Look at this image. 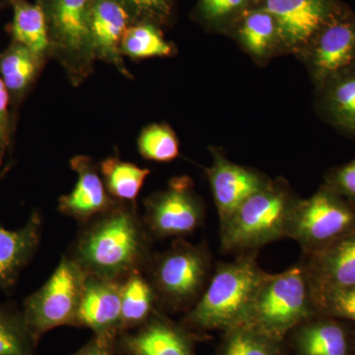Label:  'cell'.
Wrapping results in <instances>:
<instances>
[{
  "mask_svg": "<svg viewBox=\"0 0 355 355\" xmlns=\"http://www.w3.org/2000/svg\"><path fill=\"white\" fill-rule=\"evenodd\" d=\"M227 30L259 62L268 60L277 51H282L277 21L259 4L245 11Z\"/></svg>",
  "mask_w": 355,
  "mask_h": 355,
  "instance_id": "21",
  "label": "cell"
},
{
  "mask_svg": "<svg viewBox=\"0 0 355 355\" xmlns=\"http://www.w3.org/2000/svg\"><path fill=\"white\" fill-rule=\"evenodd\" d=\"M99 169L109 195L121 202H135L144 181L150 174V170L116 156L104 159L99 163Z\"/></svg>",
  "mask_w": 355,
  "mask_h": 355,
  "instance_id": "25",
  "label": "cell"
},
{
  "mask_svg": "<svg viewBox=\"0 0 355 355\" xmlns=\"http://www.w3.org/2000/svg\"><path fill=\"white\" fill-rule=\"evenodd\" d=\"M295 349L297 355H355V330L349 322L318 315L298 327Z\"/></svg>",
  "mask_w": 355,
  "mask_h": 355,
  "instance_id": "18",
  "label": "cell"
},
{
  "mask_svg": "<svg viewBox=\"0 0 355 355\" xmlns=\"http://www.w3.org/2000/svg\"><path fill=\"white\" fill-rule=\"evenodd\" d=\"M114 354L116 352H114V345L103 343L93 336L83 347L72 355H114Z\"/></svg>",
  "mask_w": 355,
  "mask_h": 355,
  "instance_id": "35",
  "label": "cell"
},
{
  "mask_svg": "<svg viewBox=\"0 0 355 355\" xmlns=\"http://www.w3.org/2000/svg\"><path fill=\"white\" fill-rule=\"evenodd\" d=\"M9 1H10V2H11V1H12V0H9Z\"/></svg>",
  "mask_w": 355,
  "mask_h": 355,
  "instance_id": "38",
  "label": "cell"
},
{
  "mask_svg": "<svg viewBox=\"0 0 355 355\" xmlns=\"http://www.w3.org/2000/svg\"><path fill=\"white\" fill-rule=\"evenodd\" d=\"M13 20L11 24L12 41L50 60L51 44L48 26L41 6L27 0H12Z\"/></svg>",
  "mask_w": 355,
  "mask_h": 355,
  "instance_id": "24",
  "label": "cell"
},
{
  "mask_svg": "<svg viewBox=\"0 0 355 355\" xmlns=\"http://www.w3.org/2000/svg\"><path fill=\"white\" fill-rule=\"evenodd\" d=\"M7 165L0 172V181L9 171ZM42 217L34 212L18 230L0 226V293L16 284L23 268L29 263L38 249L42 236Z\"/></svg>",
  "mask_w": 355,
  "mask_h": 355,
  "instance_id": "17",
  "label": "cell"
},
{
  "mask_svg": "<svg viewBox=\"0 0 355 355\" xmlns=\"http://www.w3.org/2000/svg\"><path fill=\"white\" fill-rule=\"evenodd\" d=\"M320 116L338 132L355 139V64L316 87Z\"/></svg>",
  "mask_w": 355,
  "mask_h": 355,
  "instance_id": "19",
  "label": "cell"
},
{
  "mask_svg": "<svg viewBox=\"0 0 355 355\" xmlns=\"http://www.w3.org/2000/svg\"><path fill=\"white\" fill-rule=\"evenodd\" d=\"M130 18L119 0H90L88 28L96 60L112 65L125 78L132 79L121 51V40Z\"/></svg>",
  "mask_w": 355,
  "mask_h": 355,
  "instance_id": "13",
  "label": "cell"
},
{
  "mask_svg": "<svg viewBox=\"0 0 355 355\" xmlns=\"http://www.w3.org/2000/svg\"><path fill=\"white\" fill-rule=\"evenodd\" d=\"M211 153L212 164L207 169V176L221 224L270 180L254 170L235 164L216 148L211 149Z\"/></svg>",
  "mask_w": 355,
  "mask_h": 355,
  "instance_id": "14",
  "label": "cell"
},
{
  "mask_svg": "<svg viewBox=\"0 0 355 355\" xmlns=\"http://www.w3.org/2000/svg\"><path fill=\"white\" fill-rule=\"evenodd\" d=\"M114 352L123 355H196L188 331L158 312L139 328L121 334Z\"/></svg>",
  "mask_w": 355,
  "mask_h": 355,
  "instance_id": "16",
  "label": "cell"
},
{
  "mask_svg": "<svg viewBox=\"0 0 355 355\" xmlns=\"http://www.w3.org/2000/svg\"><path fill=\"white\" fill-rule=\"evenodd\" d=\"M7 147H8V144H6V140L3 139L1 133H0V161L3 157V154L6 153Z\"/></svg>",
  "mask_w": 355,
  "mask_h": 355,
  "instance_id": "36",
  "label": "cell"
},
{
  "mask_svg": "<svg viewBox=\"0 0 355 355\" xmlns=\"http://www.w3.org/2000/svg\"><path fill=\"white\" fill-rule=\"evenodd\" d=\"M324 184L355 207V159L329 170Z\"/></svg>",
  "mask_w": 355,
  "mask_h": 355,
  "instance_id": "33",
  "label": "cell"
},
{
  "mask_svg": "<svg viewBox=\"0 0 355 355\" xmlns=\"http://www.w3.org/2000/svg\"><path fill=\"white\" fill-rule=\"evenodd\" d=\"M37 345L22 311L0 304V355H36Z\"/></svg>",
  "mask_w": 355,
  "mask_h": 355,
  "instance_id": "27",
  "label": "cell"
},
{
  "mask_svg": "<svg viewBox=\"0 0 355 355\" xmlns=\"http://www.w3.org/2000/svg\"><path fill=\"white\" fill-rule=\"evenodd\" d=\"M158 299L153 284L141 272L121 282V334L135 330L157 312Z\"/></svg>",
  "mask_w": 355,
  "mask_h": 355,
  "instance_id": "23",
  "label": "cell"
},
{
  "mask_svg": "<svg viewBox=\"0 0 355 355\" xmlns=\"http://www.w3.org/2000/svg\"><path fill=\"white\" fill-rule=\"evenodd\" d=\"M137 149L144 159L154 162H170L180 155L176 133L166 123H153L140 132Z\"/></svg>",
  "mask_w": 355,
  "mask_h": 355,
  "instance_id": "28",
  "label": "cell"
},
{
  "mask_svg": "<svg viewBox=\"0 0 355 355\" xmlns=\"http://www.w3.org/2000/svg\"><path fill=\"white\" fill-rule=\"evenodd\" d=\"M0 7H1V3H0Z\"/></svg>",
  "mask_w": 355,
  "mask_h": 355,
  "instance_id": "39",
  "label": "cell"
},
{
  "mask_svg": "<svg viewBox=\"0 0 355 355\" xmlns=\"http://www.w3.org/2000/svg\"><path fill=\"white\" fill-rule=\"evenodd\" d=\"M86 279L83 268L65 254L46 284L26 299L23 315L37 343L58 327H77Z\"/></svg>",
  "mask_w": 355,
  "mask_h": 355,
  "instance_id": "7",
  "label": "cell"
},
{
  "mask_svg": "<svg viewBox=\"0 0 355 355\" xmlns=\"http://www.w3.org/2000/svg\"><path fill=\"white\" fill-rule=\"evenodd\" d=\"M121 280L87 275L77 327L90 329L95 338L114 345L121 335Z\"/></svg>",
  "mask_w": 355,
  "mask_h": 355,
  "instance_id": "12",
  "label": "cell"
},
{
  "mask_svg": "<svg viewBox=\"0 0 355 355\" xmlns=\"http://www.w3.org/2000/svg\"><path fill=\"white\" fill-rule=\"evenodd\" d=\"M10 96L1 77H0V133L7 144H10L11 123L8 105Z\"/></svg>",
  "mask_w": 355,
  "mask_h": 355,
  "instance_id": "34",
  "label": "cell"
},
{
  "mask_svg": "<svg viewBox=\"0 0 355 355\" xmlns=\"http://www.w3.org/2000/svg\"><path fill=\"white\" fill-rule=\"evenodd\" d=\"M48 26L51 58L62 67L69 83L78 87L94 71L97 62L89 36L90 0H36Z\"/></svg>",
  "mask_w": 355,
  "mask_h": 355,
  "instance_id": "6",
  "label": "cell"
},
{
  "mask_svg": "<svg viewBox=\"0 0 355 355\" xmlns=\"http://www.w3.org/2000/svg\"><path fill=\"white\" fill-rule=\"evenodd\" d=\"M318 315L312 280L302 261L282 272L266 273L244 327L280 342Z\"/></svg>",
  "mask_w": 355,
  "mask_h": 355,
  "instance_id": "4",
  "label": "cell"
},
{
  "mask_svg": "<svg viewBox=\"0 0 355 355\" xmlns=\"http://www.w3.org/2000/svg\"><path fill=\"white\" fill-rule=\"evenodd\" d=\"M266 275L257 263L256 254L218 263L202 296L189 310L184 324L226 333L244 327Z\"/></svg>",
  "mask_w": 355,
  "mask_h": 355,
  "instance_id": "2",
  "label": "cell"
},
{
  "mask_svg": "<svg viewBox=\"0 0 355 355\" xmlns=\"http://www.w3.org/2000/svg\"><path fill=\"white\" fill-rule=\"evenodd\" d=\"M279 343L247 327L227 331L220 355H280Z\"/></svg>",
  "mask_w": 355,
  "mask_h": 355,
  "instance_id": "31",
  "label": "cell"
},
{
  "mask_svg": "<svg viewBox=\"0 0 355 355\" xmlns=\"http://www.w3.org/2000/svg\"><path fill=\"white\" fill-rule=\"evenodd\" d=\"M257 6V0H198L193 16L198 22L227 30L245 11Z\"/></svg>",
  "mask_w": 355,
  "mask_h": 355,
  "instance_id": "29",
  "label": "cell"
},
{
  "mask_svg": "<svg viewBox=\"0 0 355 355\" xmlns=\"http://www.w3.org/2000/svg\"><path fill=\"white\" fill-rule=\"evenodd\" d=\"M69 254L90 277L121 280L150 260V235L135 202H119L83 224Z\"/></svg>",
  "mask_w": 355,
  "mask_h": 355,
  "instance_id": "1",
  "label": "cell"
},
{
  "mask_svg": "<svg viewBox=\"0 0 355 355\" xmlns=\"http://www.w3.org/2000/svg\"><path fill=\"white\" fill-rule=\"evenodd\" d=\"M130 23H151L164 28L174 18L176 0H119Z\"/></svg>",
  "mask_w": 355,
  "mask_h": 355,
  "instance_id": "32",
  "label": "cell"
},
{
  "mask_svg": "<svg viewBox=\"0 0 355 355\" xmlns=\"http://www.w3.org/2000/svg\"><path fill=\"white\" fill-rule=\"evenodd\" d=\"M299 198L284 180L268 182L220 224L223 252H252L287 238Z\"/></svg>",
  "mask_w": 355,
  "mask_h": 355,
  "instance_id": "3",
  "label": "cell"
},
{
  "mask_svg": "<svg viewBox=\"0 0 355 355\" xmlns=\"http://www.w3.org/2000/svg\"><path fill=\"white\" fill-rule=\"evenodd\" d=\"M318 314L355 324V286H313Z\"/></svg>",
  "mask_w": 355,
  "mask_h": 355,
  "instance_id": "30",
  "label": "cell"
},
{
  "mask_svg": "<svg viewBox=\"0 0 355 355\" xmlns=\"http://www.w3.org/2000/svg\"><path fill=\"white\" fill-rule=\"evenodd\" d=\"M144 205L142 221L150 237L179 239L195 232L205 221V205L188 176L173 178L164 190L154 193Z\"/></svg>",
  "mask_w": 355,
  "mask_h": 355,
  "instance_id": "9",
  "label": "cell"
},
{
  "mask_svg": "<svg viewBox=\"0 0 355 355\" xmlns=\"http://www.w3.org/2000/svg\"><path fill=\"white\" fill-rule=\"evenodd\" d=\"M48 60L12 41L0 53V77L12 103L20 102L36 83Z\"/></svg>",
  "mask_w": 355,
  "mask_h": 355,
  "instance_id": "22",
  "label": "cell"
},
{
  "mask_svg": "<svg viewBox=\"0 0 355 355\" xmlns=\"http://www.w3.org/2000/svg\"><path fill=\"white\" fill-rule=\"evenodd\" d=\"M146 266L158 304L172 311L190 310L211 277V254L205 245L179 238L169 249L150 258Z\"/></svg>",
  "mask_w": 355,
  "mask_h": 355,
  "instance_id": "5",
  "label": "cell"
},
{
  "mask_svg": "<svg viewBox=\"0 0 355 355\" xmlns=\"http://www.w3.org/2000/svg\"><path fill=\"white\" fill-rule=\"evenodd\" d=\"M70 168L76 173L77 181L73 190L58 200V209L60 214L84 224L120 202L109 195L99 164L92 158L74 156L70 160Z\"/></svg>",
  "mask_w": 355,
  "mask_h": 355,
  "instance_id": "15",
  "label": "cell"
},
{
  "mask_svg": "<svg viewBox=\"0 0 355 355\" xmlns=\"http://www.w3.org/2000/svg\"><path fill=\"white\" fill-rule=\"evenodd\" d=\"M261 1V0H257V4L260 3Z\"/></svg>",
  "mask_w": 355,
  "mask_h": 355,
  "instance_id": "37",
  "label": "cell"
},
{
  "mask_svg": "<svg viewBox=\"0 0 355 355\" xmlns=\"http://www.w3.org/2000/svg\"><path fill=\"white\" fill-rule=\"evenodd\" d=\"M315 287L355 286V229L317 253L305 254Z\"/></svg>",
  "mask_w": 355,
  "mask_h": 355,
  "instance_id": "20",
  "label": "cell"
},
{
  "mask_svg": "<svg viewBox=\"0 0 355 355\" xmlns=\"http://www.w3.org/2000/svg\"><path fill=\"white\" fill-rule=\"evenodd\" d=\"M355 229V207L323 184L296 203L287 238L295 240L305 254L322 251Z\"/></svg>",
  "mask_w": 355,
  "mask_h": 355,
  "instance_id": "8",
  "label": "cell"
},
{
  "mask_svg": "<svg viewBox=\"0 0 355 355\" xmlns=\"http://www.w3.org/2000/svg\"><path fill=\"white\" fill-rule=\"evenodd\" d=\"M174 50V44L166 40L162 28L151 23L130 25L121 44L123 57L132 60L171 57Z\"/></svg>",
  "mask_w": 355,
  "mask_h": 355,
  "instance_id": "26",
  "label": "cell"
},
{
  "mask_svg": "<svg viewBox=\"0 0 355 355\" xmlns=\"http://www.w3.org/2000/svg\"><path fill=\"white\" fill-rule=\"evenodd\" d=\"M315 87L355 64V11L324 27L300 55Z\"/></svg>",
  "mask_w": 355,
  "mask_h": 355,
  "instance_id": "11",
  "label": "cell"
},
{
  "mask_svg": "<svg viewBox=\"0 0 355 355\" xmlns=\"http://www.w3.org/2000/svg\"><path fill=\"white\" fill-rule=\"evenodd\" d=\"M279 28L280 50L301 55L318 33L350 10L342 0H261Z\"/></svg>",
  "mask_w": 355,
  "mask_h": 355,
  "instance_id": "10",
  "label": "cell"
}]
</instances>
